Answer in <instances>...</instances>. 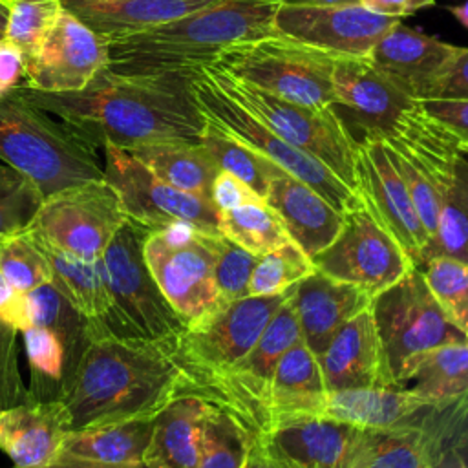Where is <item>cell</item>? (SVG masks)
Segmentation results:
<instances>
[{"label": "cell", "instance_id": "1", "mask_svg": "<svg viewBox=\"0 0 468 468\" xmlns=\"http://www.w3.org/2000/svg\"><path fill=\"white\" fill-rule=\"evenodd\" d=\"M192 73H117L108 68L79 91L46 93L18 84L37 108L57 115L91 148L132 150L165 139L199 141L205 117L194 93Z\"/></svg>", "mask_w": 468, "mask_h": 468}, {"label": "cell", "instance_id": "2", "mask_svg": "<svg viewBox=\"0 0 468 468\" xmlns=\"http://www.w3.org/2000/svg\"><path fill=\"white\" fill-rule=\"evenodd\" d=\"M186 391L188 378L177 356V335L161 340L104 335L84 351L60 402L71 431L154 419Z\"/></svg>", "mask_w": 468, "mask_h": 468}, {"label": "cell", "instance_id": "3", "mask_svg": "<svg viewBox=\"0 0 468 468\" xmlns=\"http://www.w3.org/2000/svg\"><path fill=\"white\" fill-rule=\"evenodd\" d=\"M274 0H227L152 29L112 40L108 69L117 73H194L219 51L274 35Z\"/></svg>", "mask_w": 468, "mask_h": 468}, {"label": "cell", "instance_id": "4", "mask_svg": "<svg viewBox=\"0 0 468 468\" xmlns=\"http://www.w3.org/2000/svg\"><path fill=\"white\" fill-rule=\"evenodd\" d=\"M31 104L18 86L0 95V159L27 176L44 197L102 179L95 148Z\"/></svg>", "mask_w": 468, "mask_h": 468}, {"label": "cell", "instance_id": "5", "mask_svg": "<svg viewBox=\"0 0 468 468\" xmlns=\"http://www.w3.org/2000/svg\"><path fill=\"white\" fill-rule=\"evenodd\" d=\"M214 86L261 119L274 133L325 165L351 190L356 183L358 141L351 135L342 117L329 108H311L274 97L252 84H247L216 64L197 68Z\"/></svg>", "mask_w": 468, "mask_h": 468}, {"label": "cell", "instance_id": "6", "mask_svg": "<svg viewBox=\"0 0 468 468\" xmlns=\"http://www.w3.org/2000/svg\"><path fill=\"white\" fill-rule=\"evenodd\" d=\"M336 55L274 33L236 42L210 64L274 97L311 108L335 106Z\"/></svg>", "mask_w": 468, "mask_h": 468}, {"label": "cell", "instance_id": "7", "mask_svg": "<svg viewBox=\"0 0 468 468\" xmlns=\"http://www.w3.org/2000/svg\"><path fill=\"white\" fill-rule=\"evenodd\" d=\"M369 307L397 386H406L422 353L444 344L468 342L446 318L419 267L375 294Z\"/></svg>", "mask_w": 468, "mask_h": 468}, {"label": "cell", "instance_id": "8", "mask_svg": "<svg viewBox=\"0 0 468 468\" xmlns=\"http://www.w3.org/2000/svg\"><path fill=\"white\" fill-rule=\"evenodd\" d=\"M190 86L196 104L207 121L260 152L283 172L309 185L338 212L344 214L360 203V194L351 190L325 165L274 133L261 119L214 86L199 69L192 73Z\"/></svg>", "mask_w": 468, "mask_h": 468}, {"label": "cell", "instance_id": "9", "mask_svg": "<svg viewBox=\"0 0 468 468\" xmlns=\"http://www.w3.org/2000/svg\"><path fill=\"white\" fill-rule=\"evenodd\" d=\"M287 298L289 291L261 296L250 294L218 305L190 322L177 335V356L188 378L186 395H190L194 384L239 362Z\"/></svg>", "mask_w": 468, "mask_h": 468}, {"label": "cell", "instance_id": "10", "mask_svg": "<svg viewBox=\"0 0 468 468\" xmlns=\"http://www.w3.org/2000/svg\"><path fill=\"white\" fill-rule=\"evenodd\" d=\"M298 340L302 329L287 298L252 349L229 369L194 384L190 395L219 408L256 439L263 431V402L271 377L282 355Z\"/></svg>", "mask_w": 468, "mask_h": 468}, {"label": "cell", "instance_id": "11", "mask_svg": "<svg viewBox=\"0 0 468 468\" xmlns=\"http://www.w3.org/2000/svg\"><path fill=\"white\" fill-rule=\"evenodd\" d=\"M148 229L126 219L101 254L106 289L119 314L139 338L161 340L179 335L186 324L155 283L146 260Z\"/></svg>", "mask_w": 468, "mask_h": 468}, {"label": "cell", "instance_id": "12", "mask_svg": "<svg viewBox=\"0 0 468 468\" xmlns=\"http://www.w3.org/2000/svg\"><path fill=\"white\" fill-rule=\"evenodd\" d=\"M221 236L188 225L148 230L146 234V265L186 325L218 307L214 267Z\"/></svg>", "mask_w": 468, "mask_h": 468}, {"label": "cell", "instance_id": "13", "mask_svg": "<svg viewBox=\"0 0 468 468\" xmlns=\"http://www.w3.org/2000/svg\"><path fill=\"white\" fill-rule=\"evenodd\" d=\"M102 177L117 192L126 218L148 230L188 225L219 236V210L210 199L183 192L152 174L130 152L106 144Z\"/></svg>", "mask_w": 468, "mask_h": 468}, {"label": "cell", "instance_id": "14", "mask_svg": "<svg viewBox=\"0 0 468 468\" xmlns=\"http://www.w3.org/2000/svg\"><path fill=\"white\" fill-rule=\"evenodd\" d=\"M126 219L117 192L102 177L44 197L26 230L69 254L99 260Z\"/></svg>", "mask_w": 468, "mask_h": 468}, {"label": "cell", "instance_id": "15", "mask_svg": "<svg viewBox=\"0 0 468 468\" xmlns=\"http://www.w3.org/2000/svg\"><path fill=\"white\" fill-rule=\"evenodd\" d=\"M313 263L316 271L353 283L371 298L415 267L413 260L373 216L364 199L344 212L338 236L313 258Z\"/></svg>", "mask_w": 468, "mask_h": 468}, {"label": "cell", "instance_id": "16", "mask_svg": "<svg viewBox=\"0 0 468 468\" xmlns=\"http://www.w3.org/2000/svg\"><path fill=\"white\" fill-rule=\"evenodd\" d=\"M110 42L95 35L75 15L62 9L57 24L24 62V86L66 93L84 90L108 68Z\"/></svg>", "mask_w": 468, "mask_h": 468}, {"label": "cell", "instance_id": "17", "mask_svg": "<svg viewBox=\"0 0 468 468\" xmlns=\"http://www.w3.org/2000/svg\"><path fill=\"white\" fill-rule=\"evenodd\" d=\"M400 18L378 15L360 4L349 5H278L276 33L296 38L336 57H367L373 46Z\"/></svg>", "mask_w": 468, "mask_h": 468}, {"label": "cell", "instance_id": "18", "mask_svg": "<svg viewBox=\"0 0 468 468\" xmlns=\"http://www.w3.org/2000/svg\"><path fill=\"white\" fill-rule=\"evenodd\" d=\"M356 183L367 208L400 243L417 267L430 234L384 143L377 137H362L358 141Z\"/></svg>", "mask_w": 468, "mask_h": 468}, {"label": "cell", "instance_id": "19", "mask_svg": "<svg viewBox=\"0 0 468 468\" xmlns=\"http://www.w3.org/2000/svg\"><path fill=\"white\" fill-rule=\"evenodd\" d=\"M360 433V428L311 415L265 430L254 444L282 468H353Z\"/></svg>", "mask_w": 468, "mask_h": 468}, {"label": "cell", "instance_id": "20", "mask_svg": "<svg viewBox=\"0 0 468 468\" xmlns=\"http://www.w3.org/2000/svg\"><path fill=\"white\" fill-rule=\"evenodd\" d=\"M448 406L433 404L402 386L362 388L327 391L314 417H327L360 430L400 431L431 424Z\"/></svg>", "mask_w": 468, "mask_h": 468}, {"label": "cell", "instance_id": "21", "mask_svg": "<svg viewBox=\"0 0 468 468\" xmlns=\"http://www.w3.org/2000/svg\"><path fill=\"white\" fill-rule=\"evenodd\" d=\"M335 106H344L362 137L384 139L419 102L400 91L369 57L342 55L333 66Z\"/></svg>", "mask_w": 468, "mask_h": 468}, {"label": "cell", "instance_id": "22", "mask_svg": "<svg viewBox=\"0 0 468 468\" xmlns=\"http://www.w3.org/2000/svg\"><path fill=\"white\" fill-rule=\"evenodd\" d=\"M455 51L457 46L399 22L380 37L367 57L400 91L424 102L435 97Z\"/></svg>", "mask_w": 468, "mask_h": 468}, {"label": "cell", "instance_id": "23", "mask_svg": "<svg viewBox=\"0 0 468 468\" xmlns=\"http://www.w3.org/2000/svg\"><path fill=\"white\" fill-rule=\"evenodd\" d=\"M327 391L397 386L371 307L346 322L318 356Z\"/></svg>", "mask_w": 468, "mask_h": 468}, {"label": "cell", "instance_id": "24", "mask_svg": "<svg viewBox=\"0 0 468 468\" xmlns=\"http://www.w3.org/2000/svg\"><path fill=\"white\" fill-rule=\"evenodd\" d=\"M371 300L364 289L320 271L311 272L289 289V302L296 313L302 338L316 358L338 329L367 309Z\"/></svg>", "mask_w": 468, "mask_h": 468}, {"label": "cell", "instance_id": "25", "mask_svg": "<svg viewBox=\"0 0 468 468\" xmlns=\"http://www.w3.org/2000/svg\"><path fill=\"white\" fill-rule=\"evenodd\" d=\"M265 203L278 214L289 239L311 260L331 245L344 223L342 212L287 172L271 181Z\"/></svg>", "mask_w": 468, "mask_h": 468}, {"label": "cell", "instance_id": "26", "mask_svg": "<svg viewBox=\"0 0 468 468\" xmlns=\"http://www.w3.org/2000/svg\"><path fill=\"white\" fill-rule=\"evenodd\" d=\"M68 431L69 420L60 400H27L0 410V450L16 468L57 461Z\"/></svg>", "mask_w": 468, "mask_h": 468}, {"label": "cell", "instance_id": "27", "mask_svg": "<svg viewBox=\"0 0 468 468\" xmlns=\"http://www.w3.org/2000/svg\"><path fill=\"white\" fill-rule=\"evenodd\" d=\"M29 234L49 261L53 274L51 283L69 300L77 311L99 322L112 336L139 338L115 309L106 289L99 260L79 258L33 232Z\"/></svg>", "mask_w": 468, "mask_h": 468}, {"label": "cell", "instance_id": "28", "mask_svg": "<svg viewBox=\"0 0 468 468\" xmlns=\"http://www.w3.org/2000/svg\"><path fill=\"white\" fill-rule=\"evenodd\" d=\"M380 141L406 159L444 197L463 152L459 141L424 110L422 102H417Z\"/></svg>", "mask_w": 468, "mask_h": 468}, {"label": "cell", "instance_id": "29", "mask_svg": "<svg viewBox=\"0 0 468 468\" xmlns=\"http://www.w3.org/2000/svg\"><path fill=\"white\" fill-rule=\"evenodd\" d=\"M104 40H119L227 0H60Z\"/></svg>", "mask_w": 468, "mask_h": 468}, {"label": "cell", "instance_id": "30", "mask_svg": "<svg viewBox=\"0 0 468 468\" xmlns=\"http://www.w3.org/2000/svg\"><path fill=\"white\" fill-rule=\"evenodd\" d=\"M325 393L320 362L302 338L282 355L271 377L263 402V431L280 422L316 415Z\"/></svg>", "mask_w": 468, "mask_h": 468}, {"label": "cell", "instance_id": "31", "mask_svg": "<svg viewBox=\"0 0 468 468\" xmlns=\"http://www.w3.org/2000/svg\"><path fill=\"white\" fill-rule=\"evenodd\" d=\"M208 408L210 404L196 395H181L166 404L154 417L143 464L146 468H196Z\"/></svg>", "mask_w": 468, "mask_h": 468}, {"label": "cell", "instance_id": "32", "mask_svg": "<svg viewBox=\"0 0 468 468\" xmlns=\"http://www.w3.org/2000/svg\"><path fill=\"white\" fill-rule=\"evenodd\" d=\"M154 419H135L86 426L68 431L57 459H73L113 468L143 464Z\"/></svg>", "mask_w": 468, "mask_h": 468}, {"label": "cell", "instance_id": "33", "mask_svg": "<svg viewBox=\"0 0 468 468\" xmlns=\"http://www.w3.org/2000/svg\"><path fill=\"white\" fill-rule=\"evenodd\" d=\"M126 152L139 159L165 183L183 192L210 199L212 185L219 174V166L199 141H152Z\"/></svg>", "mask_w": 468, "mask_h": 468}, {"label": "cell", "instance_id": "34", "mask_svg": "<svg viewBox=\"0 0 468 468\" xmlns=\"http://www.w3.org/2000/svg\"><path fill=\"white\" fill-rule=\"evenodd\" d=\"M408 389L433 404H452L468 397V342L444 344L422 353Z\"/></svg>", "mask_w": 468, "mask_h": 468}, {"label": "cell", "instance_id": "35", "mask_svg": "<svg viewBox=\"0 0 468 468\" xmlns=\"http://www.w3.org/2000/svg\"><path fill=\"white\" fill-rule=\"evenodd\" d=\"M439 256L468 263V154L457 159L453 179L441 203L437 229L422 249L417 267Z\"/></svg>", "mask_w": 468, "mask_h": 468}, {"label": "cell", "instance_id": "36", "mask_svg": "<svg viewBox=\"0 0 468 468\" xmlns=\"http://www.w3.org/2000/svg\"><path fill=\"white\" fill-rule=\"evenodd\" d=\"M22 335L31 371L27 400H60L71 382V371L64 346L51 329L42 325H31L22 331Z\"/></svg>", "mask_w": 468, "mask_h": 468}, {"label": "cell", "instance_id": "37", "mask_svg": "<svg viewBox=\"0 0 468 468\" xmlns=\"http://www.w3.org/2000/svg\"><path fill=\"white\" fill-rule=\"evenodd\" d=\"M199 143L208 150L219 170L236 176L263 199L271 181L283 172L271 159L229 135L207 119Z\"/></svg>", "mask_w": 468, "mask_h": 468}, {"label": "cell", "instance_id": "38", "mask_svg": "<svg viewBox=\"0 0 468 468\" xmlns=\"http://www.w3.org/2000/svg\"><path fill=\"white\" fill-rule=\"evenodd\" d=\"M219 230L254 256H263L291 241L278 214L265 201L219 212Z\"/></svg>", "mask_w": 468, "mask_h": 468}, {"label": "cell", "instance_id": "39", "mask_svg": "<svg viewBox=\"0 0 468 468\" xmlns=\"http://www.w3.org/2000/svg\"><path fill=\"white\" fill-rule=\"evenodd\" d=\"M252 442L254 439L241 424L210 404L196 468H243Z\"/></svg>", "mask_w": 468, "mask_h": 468}, {"label": "cell", "instance_id": "40", "mask_svg": "<svg viewBox=\"0 0 468 468\" xmlns=\"http://www.w3.org/2000/svg\"><path fill=\"white\" fill-rule=\"evenodd\" d=\"M0 274L18 292L51 283L49 261L27 230L0 236Z\"/></svg>", "mask_w": 468, "mask_h": 468}, {"label": "cell", "instance_id": "41", "mask_svg": "<svg viewBox=\"0 0 468 468\" xmlns=\"http://www.w3.org/2000/svg\"><path fill=\"white\" fill-rule=\"evenodd\" d=\"M419 269L446 318L468 338V263L439 256Z\"/></svg>", "mask_w": 468, "mask_h": 468}, {"label": "cell", "instance_id": "42", "mask_svg": "<svg viewBox=\"0 0 468 468\" xmlns=\"http://www.w3.org/2000/svg\"><path fill=\"white\" fill-rule=\"evenodd\" d=\"M313 260L292 241L258 258L249 294H280L289 291L294 283L314 272Z\"/></svg>", "mask_w": 468, "mask_h": 468}, {"label": "cell", "instance_id": "43", "mask_svg": "<svg viewBox=\"0 0 468 468\" xmlns=\"http://www.w3.org/2000/svg\"><path fill=\"white\" fill-rule=\"evenodd\" d=\"M62 9L60 0H9L4 38L26 58L53 29Z\"/></svg>", "mask_w": 468, "mask_h": 468}, {"label": "cell", "instance_id": "44", "mask_svg": "<svg viewBox=\"0 0 468 468\" xmlns=\"http://www.w3.org/2000/svg\"><path fill=\"white\" fill-rule=\"evenodd\" d=\"M42 201L38 186L0 159V236L26 230Z\"/></svg>", "mask_w": 468, "mask_h": 468}, {"label": "cell", "instance_id": "45", "mask_svg": "<svg viewBox=\"0 0 468 468\" xmlns=\"http://www.w3.org/2000/svg\"><path fill=\"white\" fill-rule=\"evenodd\" d=\"M260 256L245 250L229 238L221 236L218 243V258L214 267V283L218 305L241 300L249 294V283Z\"/></svg>", "mask_w": 468, "mask_h": 468}, {"label": "cell", "instance_id": "46", "mask_svg": "<svg viewBox=\"0 0 468 468\" xmlns=\"http://www.w3.org/2000/svg\"><path fill=\"white\" fill-rule=\"evenodd\" d=\"M27 402V388L18 369L16 329L0 320V408Z\"/></svg>", "mask_w": 468, "mask_h": 468}, {"label": "cell", "instance_id": "47", "mask_svg": "<svg viewBox=\"0 0 468 468\" xmlns=\"http://www.w3.org/2000/svg\"><path fill=\"white\" fill-rule=\"evenodd\" d=\"M422 106L459 141L461 152L468 154V99H430Z\"/></svg>", "mask_w": 468, "mask_h": 468}, {"label": "cell", "instance_id": "48", "mask_svg": "<svg viewBox=\"0 0 468 468\" xmlns=\"http://www.w3.org/2000/svg\"><path fill=\"white\" fill-rule=\"evenodd\" d=\"M212 203L219 212L223 210H232L241 205H250V203H261L265 201L260 197L249 185H245L241 179L236 176L219 170V174L214 179L212 185V194H210Z\"/></svg>", "mask_w": 468, "mask_h": 468}, {"label": "cell", "instance_id": "49", "mask_svg": "<svg viewBox=\"0 0 468 468\" xmlns=\"http://www.w3.org/2000/svg\"><path fill=\"white\" fill-rule=\"evenodd\" d=\"M433 99H468V48H459Z\"/></svg>", "mask_w": 468, "mask_h": 468}, {"label": "cell", "instance_id": "50", "mask_svg": "<svg viewBox=\"0 0 468 468\" xmlns=\"http://www.w3.org/2000/svg\"><path fill=\"white\" fill-rule=\"evenodd\" d=\"M24 79V62L20 51L7 42L4 37L0 38V95L11 91Z\"/></svg>", "mask_w": 468, "mask_h": 468}, {"label": "cell", "instance_id": "51", "mask_svg": "<svg viewBox=\"0 0 468 468\" xmlns=\"http://www.w3.org/2000/svg\"><path fill=\"white\" fill-rule=\"evenodd\" d=\"M358 4L378 15L402 18L419 9L435 5V0H358Z\"/></svg>", "mask_w": 468, "mask_h": 468}, {"label": "cell", "instance_id": "52", "mask_svg": "<svg viewBox=\"0 0 468 468\" xmlns=\"http://www.w3.org/2000/svg\"><path fill=\"white\" fill-rule=\"evenodd\" d=\"M431 468H464L461 457L457 455V452H455V448L452 444V439L442 442V446L439 448V452H437V455L433 459Z\"/></svg>", "mask_w": 468, "mask_h": 468}, {"label": "cell", "instance_id": "53", "mask_svg": "<svg viewBox=\"0 0 468 468\" xmlns=\"http://www.w3.org/2000/svg\"><path fill=\"white\" fill-rule=\"evenodd\" d=\"M452 444L457 452V455L463 461V466L468 468V415L466 419L461 422V426L457 428V431L452 437Z\"/></svg>", "mask_w": 468, "mask_h": 468}, {"label": "cell", "instance_id": "54", "mask_svg": "<svg viewBox=\"0 0 468 468\" xmlns=\"http://www.w3.org/2000/svg\"><path fill=\"white\" fill-rule=\"evenodd\" d=\"M243 468H282V466H278L274 461H271V459L252 442L250 452H249V457H247Z\"/></svg>", "mask_w": 468, "mask_h": 468}, {"label": "cell", "instance_id": "55", "mask_svg": "<svg viewBox=\"0 0 468 468\" xmlns=\"http://www.w3.org/2000/svg\"><path fill=\"white\" fill-rule=\"evenodd\" d=\"M13 468H16V466H13ZM31 468H113V466H102V464L73 461V459H57L53 463H48L42 466H31Z\"/></svg>", "mask_w": 468, "mask_h": 468}, {"label": "cell", "instance_id": "56", "mask_svg": "<svg viewBox=\"0 0 468 468\" xmlns=\"http://www.w3.org/2000/svg\"><path fill=\"white\" fill-rule=\"evenodd\" d=\"M282 5H349L358 0H274Z\"/></svg>", "mask_w": 468, "mask_h": 468}, {"label": "cell", "instance_id": "57", "mask_svg": "<svg viewBox=\"0 0 468 468\" xmlns=\"http://www.w3.org/2000/svg\"><path fill=\"white\" fill-rule=\"evenodd\" d=\"M448 11L455 16L459 24H463L468 29V0L459 5H448Z\"/></svg>", "mask_w": 468, "mask_h": 468}, {"label": "cell", "instance_id": "58", "mask_svg": "<svg viewBox=\"0 0 468 468\" xmlns=\"http://www.w3.org/2000/svg\"><path fill=\"white\" fill-rule=\"evenodd\" d=\"M16 291L4 280V276L0 274V305H4Z\"/></svg>", "mask_w": 468, "mask_h": 468}, {"label": "cell", "instance_id": "59", "mask_svg": "<svg viewBox=\"0 0 468 468\" xmlns=\"http://www.w3.org/2000/svg\"><path fill=\"white\" fill-rule=\"evenodd\" d=\"M7 15H9V0H0V33L5 31Z\"/></svg>", "mask_w": 468, "mask_h": 468}, {"label": "cell", "instance_id": "60", "mask_svg": "<svg viewBox=\"0 0 468 468\" xmlns=\"http://www.w3.org/2000/svg\"><path fill=\"white\" fill-rule=\"evenodd\" d=\"M137 468H146V466H144V464H141V466H137Z\"/></svg>", "mask_w": 468, "mask_h": 468}, {"label": "cell", "instance_id": "61", "mask_svg": "<svg viewBox=\"0 0 468 468\" xmlns=\"http://www.w3.org/2000/svg\"><path fill=\"white\" fill-rule=\"evenodd\" d=\"M2 37H4V33H0V38H2Z\"/></svg>", "mask_w": 468, "mask_h": 468}, {"label": "cell", "instance_id": "62", "mask_svg": "<svg viewBox=\"0 0 468 468\" xmlns=\"http://www.w3.org/2000/svg\"><path fill=\"white\" fill-rule=\"evenodd\" d=\"M0 410H2V408H0Z\"/></svg>", "mask_w": 468, "mask_h": 468}]
</instances>
